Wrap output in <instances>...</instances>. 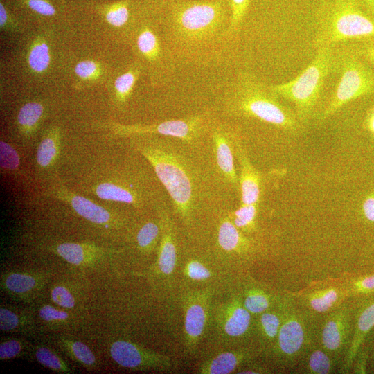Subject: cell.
<instances>
[{
  "mask_svg": "<svg viewBox=\"0 0 374 374\" xmlns=\"http://www.w3.org/2000/svg\"><path fill=\"white\" fill-rule=\"evenodd\" d=\"M159 9L165 42L176 61L204 63L233 42L228 0H180Z\"/></svg>",
  "mask_w": 374,
  "mask_h": 374,
  "instance_id": "1",
  "label": "cell"
},
{
  "mask_svg": "<svg viewBox=\"0 0 374 374\" xmlns=\"http://www.w3.org/2000/svg\"><path fill=\"white\" fill-rule=\"evenodd\" d=\"M224 105L233 116L256 118L286 132L296 133L302 123L295 111L283 105L256 75L240 72L225 91Z\"/></svg>",
  "mask_w": 374,
  "mask_h": 374,
  "instance_id": "2",
  "label": "cell"
},
{
  "mask_svg": "<svg viewBox=\"0 0 374 374\" xmlns=\"http://www.w3.org/2000/svg\"><path fill=\"white\" fill-rule=\"evenodd\" d=\"M360 1H322L316 13V50L374 37V19L363 10Z\"/></svg>",
  "mask_w": 374,
  "mask_h": 374,
  "instance_id": "3",
  "label": "cell"
},
{
  "mask_svg": "<svg viewBox=\"0 0 374 374\" xmlns=\"http://www.w3.org/2000/svg\"><path fill=\"white\" fill-rule=\"evenodd\" d=\"M170 147L152 141L136 143V150L151 164L170 195L176 213L185 218L193 207V178L185 161Z\"/></svg>",
  "mask_w": 374,
  "mask_h": 374,
  "instance_id": "4",
  "label": "cell"
},
{
  "mask_svg": "<svg viewBox=\"0 0 374 374\" xmlns=\"http://www.w3.org/2000/svg\"><path fill=\"white\" fill-rule=\"evenodd\" d=\"M334 46V72L339 82L328 104L317 116L323 121L334 115L348 103L364 96L374 94V69L355 51L350 41Z\"/></svg>",
  "mask_w": 374,
  "mask_h": 374,
  "instance_id": "5",
  "label": "cell"
},
{
  "mask_svg": "<svg viewBox=\"0 0 374 374\" xmlns=\"http://www.w3.org/2000/svg\"><path fill=\"white\" fill-rule=\"evenodd\" d=\"M334 46L321 48L317 50L312 62L296 78L286 82L269 86L276 96L294 103L296 114L303 123L312 116L325 80L330 73L334 72Z\"/></svg>",
  "mask_w": 374,
  "mask_h": 374,
  "instance_id": "6",
  "label": "cell"
},
{
  "mask_svg": "<svg viewBox=\"0 0 374 374\" xmlns=\"http://www.w3.org/2000/svg\"><path fill=\"white\" fill-rule=\"evenodd\" d=\"M278 304L282 312V323L271 349L281 362L287 364L305 355L314 345V335L307 319L308 314L293 296L287 294L280 296Z\"/></svg>",
  "mask_w": 374,
  "mask_h": 374,
  "instance_id": "7",
  "label": "cell"
},
{
  "mask_svg": "<svg viewBox=\"0 0 374 374\" xmlns=\"http://www.w3.org/2000/svg\"><path fill=\"white\" fill-rule=\"evenodd\" d=\"M207 122L208 121L204 116L194 115L146 125H127L114 123L112 128L115 134L123 136L160 134L186 141H192L205 130Z\"/></svg>",
  "mask_w": 374,
  "mask_h": 374,
  "instance_id": "8",
  "label": "cell"
},
{
  "mask_svg": "<svg viewBox=\"0 0 374 374\" xmlns=\"http://www.w3.org/2000/svg\"><path fill=\"white\" fill-rule=\"evenodd\" d=\"M353 330V304L345 301L325 315L319 333L320 346L335 359L341 353L344 357L351 341Z\"/></svg>",
  "mask_w": 374,
  "mask_h": 374,
  "instance_id": "9",
  "label": "cell"
},
{
  "mask_svg": "<svg viewBox=\"0 0 374 374\" xmlns=\"http://www.w3.org/2000/svg\"><path fill=\"white\" fill-rule=\"evenodd\" d=\"M110 355L118 365L132 370H168L175 365V362L167 356L124 340H118L112 344Z\"/></svg>",
  "mask_w": 374,
  "mask_h": 374,
  "instance_id": "10",
  "label": "cell"
},
{
  "mask_svg": "<svg viewBox=\"0 0 374 374\" xmlns=\"http://www.w3.org/2000/svg\"><path fill=\"white\" fill-rule=\"evenodd\" d=\"M353 330L349 348L343 358L341 373H348L352 368L354 359L374 329V295L354 299Z\"/></svg>",
  "mask_w": 374,
  "mask_h": 374,
  "instance_id": "11",
  "label": "cell"
},
{
  "mask_svg": "<svg viewBox=\"0 0 374 374\" xmlns=\"http://www.w3.org/2000/svg\"><path fill=\"white\" fill-rule=\"evenodd\" d=\"M45 194L46 197L58 199L69 205L77 214L92 223L105 224L112 219V215L107 209L71 192L62 185L50 187Z\"/></svg>",
  "mask_w": 374,
  "mask_h": 374,
  "instance_id": "12",
  "label": "cell"
},
{
  "mask_svg": "<svg viewBox=\"0 0 374 374\" xmlns=\"http://www.w3.org/2000/svg\"><path fill=\"white\" fill-rule=\"evenodd\" d=\"M348 299L344 285L315 288L298 296L297 303L310 315H326Z\"/></svg>",
  "mask_w": 374,
  "mask_h": 374,
  "instance_id": "13",
  "label": "cell"
},
{
  "mask_svg": "<svg viewBox=\"0 0 374 374\" xmlns=\"http://www.w3.org/2000/svg\"><path fill=\"white\" fill-rule=\"evenodd\" d=\"M234 152L240 167L238 181L242 204H258L260 197L261 177L251 163L237 135L234 139Z\"/></svg>",
  "mask_w": 374,
  "mask_h": 374,
  "instance_id": "14",
  "label": "cell"
},
{
  "mask_svg": "<svg viewBox=\"0 0 374 374\" xmlns=\"http://www.w3.org/2000/svg\"><path fill=\"white\" fill-rule=\"evenodd\" d=\"M251 314L245 308L240 295L234 297L223 310L222 326L225 334L233 338L247 335L251 326Z\"/></svg>",
  "mask_w": 374,
  "mask_h": 374,
  "instance_id": "15",
  "label": "cell"
},
{
  "mask_svg": "<svg viewBox=\"0 0 374 374\" xmlns=\"http://www.w3.org/2000/svg\"><path fill=\"white\" fill-rule=\"evenodd\" d=\"M159 215L161 234L157 265L162 274L169 276L173 272L177 263L175 233L168 213L162 209Z\"/></svg>",
  "mask_w": 374,
  "mask_h": 374,
  "instance_id": "16",
  "label": "cell"
},
{
  "mask_svg": "<svg viewBox=\"0 0 374 374\" xmlns=\"http://www.w3.org/2000/svg\"><path fill=\"white\" fill-rule=\"evenodd\" d=\"M212 130L217 166L226 179L235 184L238 181L233 156L236 135L230 134L220 127H213Z\"/></svg>",
  "mask_w": 374,
  "mask_h": 374,
  "instance_id": "17",
  "label": "cell"
},
{
  "mask_svg": "<svg viewBox=\"0 0 374 374\" xmlns=\"http://www.w3.org/2000/svg\"><path fill=\"white\" fill-rule=\"evenodd\" d=\"M207 320V297L202 293L193 294L188 300L185 309L184 330L192 344L202 337Z\"/></svg>",
  "mask_w": 374,
  "mask_h": 374,
  "instance_id": "18",
  "label": "cell"
},
{
  "mask_svg": "<svg viewBox=\"0 0 374 374\" xmlns=\"http://www.w3.org/2000/svg\"><path fill=\"white\" fill-rule=\"evenodd\" d=\"M92 193L102 199L132 204L142 203L141 194L133 185L114 181H105L92 186Z\"/></svg>",
  "mask_w": 374,
  "mask_h": 374,
  "instance_id": "19",
  "label": "cell"
},
{
  "mask_svg": "<svg viewBox=\"0 0 374 374\" xmlns=\"http://www.w3.org/2000/svg\"><path fill=\"white\" fill-rule=\"evenodd\" d=\"M45 282L41 274L14 272L3 277L1 287L9 294L26 297L40 290Z\"/></svg>",
  "mask_w": 374,
  "mask_h": 374,
  "instance_id": "20",
  "label": "cell"
},
{
  "mask_svg": "<svg viewBox=\"0 0 374 374\" xmlns=\"http://www.w3.org/2000/svg\"><path fill=\"white\" fill-rule=\"evenodd\" d=\"M251 353L245 350L226 351L203 363L199 373L204 374H227L251 358Z\"/></svg>",
  "mask_w": 374,
  "mask_h": 374,
  "instance_id": "21",
  "label": "cell"
},
{
  "mask_svg": "<svg viewBox=\"0 0 374 374\" xmlns=\"http://www.w3.org/2000/svg\"><path fill=\"white\" fill-rule=\"evenodd\" d=\"M55 251L66 261L75 265L91 264L104 254L100 248L93 244L73 242L57 244Z\"/></svg>",
  "mask_w": 374,
  "mask_h": 374,
  "instance_id": "22",
  "label": "cell"
},
{
  "mask_svg": "<svg viewBox=\"0 0 374 374\" xmlns=\"http://www.w3.org/2000/svg\"><path fill=\"white\" fill-rule=\"evenodd\" d=\"M60 153V131L57 127L49 128L40 141L36 152L39 169L45 170L53 167Z\"/></svg>",
  "mask_w": 374,
  "mask_h": 374,
  "instance_id": "23",
  "label": "cell"
},
{
  "mask_svg": "<svg viewBox=\"0 0 374 374\" xmlns=\"http://www.w3.org/2000/svg\"><path fill=\"white\" fill-rule=\"evenodd\" d=\"M242 297L245 308L252 315L258 316L276 307L280 296L274 297L258 285H250L246 287Z\"/></svg>",
  "mask_w": 374,
  "mask_h": 374,
  "instance_id": "24",
  "label": "cell"
},
{
  "mask_svg": "<svg viewBox=\"0 0 374 374\" xmlns=\"http://www.w3.org/2000/svg\"><path fill=\"white\" fill-rule=\"evenodd\" d=\"M279 302V301H278ZM257 326L260 335L265 344L274 345L282 323V312L277 305L258 315Z\"/></svg>",
  "mask_w": 374,
  "mask_h": 374,
  "instance_id": "25",
  "label": "cell"
},
{
  "mask_svg": "<svg viewBox=\"0 0 374 374\" xmlns=\"http://www.w3.org/2000/svg\"><path fill=\"white\" fill-rule=\"evenodd\" d=\"M44 112V106L38 102L27 103L20 108L17 114V124L24 136H30L36 130Z\"/></svg>",
  "mask_w": 374,
  "mask_h": 374,
  "instance_id": "26",
  "label": "cell"
},
{
  "mask_svg": "<svg viewBox=\"0 0 374 374\" xmlns=\"http://www.w3.org/2000/svg\"><path fill=\"white\" fill-rule=\"evenodd\" d=\"M218 242L220 246L227 251H237L248 246V240L241 234L233 224L231 217H226L218 229Z\"/></svg>",
  "mask_w": 374,
  "mask_h": 374,
  "instance_id": "27",
  "label": "cell"
},
{
  "mask_svg": "<svg viewBox=\"0 0 374 374\" xmlns=\"http://www.w3.org/2000/svg\"><path fill=\"white\" fill-rule=\"evenodd\" d=\"M305 355V371L308 373L328 374L332 372L335 358L321 346L314 344Z\"/></svg>",
  "mask_w": 374,
  "mask_h": 374,
  "instance_id": "28",
  "label": "cell"
},
{
  "mask_svg": "<svg viewBox=\"0 0 374 374\" xmlns=\"http://www.w3.org/2000/svg\"><path fill=\"white\" fill-rule=\"evenodd\" d=\"M343 285L348 299L374 295V273L349 278Z\"/></svg>",
  "mask_w": 374,
  "mask_h": 374,
  "instance_id": "29",
  "label": "cell"
},
{
  "mask_svg": "<svg viewBox=\"0 0 374 374\" xmlns=\"http://www.w3.org/2000/svg\"><path fill=\"white\" fill-rule=\"evenodd\" d=\"M61 344L70 357L87 368L96 364V359L91 350L84 343L70 339H61Z\"/></svg>",
  "mask_w": 374,
  "mask_h": 374,
  "instance_id": "30",
  "label": "cell"
},
{
  "mask_svg": "<svg viewBox=\"0 0 374 374\" xmlns=\"http://www.w3.org/2000/svg\"><path fill=\"white\" fill-rule=\"evenodd\" d=\"M251 0H228L230 8L229 35L234 42L238 39Z\"/></svg>",
  "mask_w": 374,
  "mask_h": 374,
  "instance_id": "31",
  "label": "cell"
},
{
  "mask_svg": "<svg viewBox=\"0 0 374 374\" xmlns=\"http://www.w3.org/2000/svg\"><path fill=\"white\" fill-rule=\"evenodd\" d=\"M140 74L139 67H132L126 72L120 75L114 82V89L118 100L125 103L136 84Z\"/></svg>",
  "mask_w": 374,
  "mask_h": 374,
  "instance_id": "32",
  "label": "cell"
},
{
  "mask_svg": "<svg viewBox=\"0 0 374 374\" xmlns=\"http://www.w3.org/2000/svg\"><path fill=\"white\" fill-rule=\"evenodd\" d=\"M35 355L37 361L45 367L62 373H72L68 364L48 347H38Z\"/></svg>",
  "mask_w": 374,
  "mask_h": 374,
  "instance_id": "33",
  "label": "cell"
},
{
  "mask_svg": "<svg viewBox=\"0 0 374 374\" xmlns=\"http://www.w3.org/2000/svg\"><path fill=\"white\" fill-rule=\"evenodd\" d=\"M161 229L160 223L154 222L145 223L139 230L136 234V242L139 247L145 251L153 249L161 237Z\"/></svg>",
  "mask_w": 374,
  "mask_h": 374,
  "instance_id": "34",
  "label": "cell"
},
{
  "mask_svg": "<svg viewBox=\"0 0 374 374\" xmlns=\"http://www.w3.org/2000/svg\"><path fill=\"white\" fill-rule=\"evenodd\" d=\"M51 60L48 46L44 41L34 44L28 54V64L36 73H42L48 67Z\"/></svg>",
  "mask_w": 374,
  "mask_h": 374,
  "instance_id": "35",
  "label": "cell"
},
{
  "mask_svg": "<svg viewBox=\"0 0 374 374\" xmlns=\"http://www.w3.org/2000/svg\"><path fill=\"white\" fill-rule=\"evenodd\" d=\"M258 204H241L231 215V220L239 230L247 231L254 226Z\"/></svg>",
  "mask_w": 374,
  "mask_h": 374,
  "instance_id": "36",
  "label": "cell"
},
{
  "mask_svg": "<svg viewBox=\"0 0 374 374\" xmlns=\"http://www.w3.org/2000/svg\"><path fill=\"white\" fill-rule=\"evenodd\" d=\"M128 1H122L109 6L105 17L109 24L116 27L125 26L130 19Z\"/></svg>",
  "mask_w": 374,
  "mask_h": 374,
  "instance_id": "37",
  "label": "cell"
},
{
  "mask_svg": "<svg viewBox=\"0 0 374 374\" xmlns=\"http://www.w3.org/2000/svg\"><path fill=\"white\" fill-rule=\"evenodd\" d=\"M0 165L1 168L7 172L18 170L20 158L17 150L9 143L0 142Z\"/></svg>",
  "mask_w": 374,
  "mask_h": 374,
  "instance_id": "38",
  "label": "cell"
},
{
  "mask_svg": "<svg viewBox=\"0 0 374 374\" xmlns=\"http://www.w3.org/2000/svg\"><path fill=\"white\" fill-rule=\"evenodd\" d=\"M357 53L374 69V37L350 41Z\"/></svg>",
  "mask_w": 374,
  "mask_h": 374,
  "instance_id": "39",
  "label": "cell"
},
{
  "mask_svg": "<svg viewBox=\"0 0 374 374\" xmlns=\"http://www.w3.org/2000/svg\"><path fill=\"white\" fill-rule=\"evenodd\" d=\"M24 343L19 339H8L0 344V359L6 360L19 357L24 350Z\"/></svg>",
  "mask_w": 374,
  "mask_h": 374,
  "instance_id": "40",
  "label": "cell"
},
{
  "mask_svg": "<svg viewBox=\"0 0 374 374\" xmlns=\"http://www.w3.org/2000/svg\"><path fill=\"white\" fill-rule=\"evenodd\" d=\"M23 321L20 315L8 308L0 309V329L2 331H12L21 325Z\"/></svg>",
  "mask_w": 374,
  "mask_h": 374,
  "instance_id": "41",
  "label": "cell"
},
{
  "mask_svg": "<svg viewBox=\"0 0 374 374\" xmlns=\"http://www.w3.org/2000/svg\"><path fill=\"white\" fill-rule=\"evenodd\" d=\"M51 296L55 303L62 308H72L75 306L74 296L64 286L57 285L54 287L51 290Z\"/></svg>",
  "mask_w": 374,
  "mask_h": 374,
  "instance_id": "42",
  "label": "cell"
},
{
  "mask_svg": "<svg viewBox=\"0 0 374 374\" xmlns=\"http://www.w3.org/2000/svg\"><path fill=\"white\" fill-rule=\"evenodd\" d=\"M186 276L194 280H204L211 276L210 270L198 260L189 261L185 267Z\"/></svg>",
  "mask_w": 374,
  "mask_h": 374,
  "instance_id": "43",
  "label": "cell"
},
{
  "mask_svg": "<svg viewBox=\"0 0 374 374\" xmlns=\"http://www.w3.org/2000/svg\"><path fill=\"white\" fill-rule=\"evenodd\" d=\"M371 347L369 345H364L357 352L352 366L353 373L355 374L367 373V366L370 358Z\"/></svg>",
  "mask_w": 374,
  "mask_h": 374,
  "instance_id": "44",
  "label": "cell"
},
{
  "mask_svg": "<svg viewBox=\"0 0 374 374\" xmlns=\"http://www.w3.org/2000/svg\"><path fill=\"white\" fill-rule=\"evenodd\" d=\"M75 72L82 79L91 80L97 77L100 70L98 65L95 62L84 60L76 64Z\"/></svg>",
  "mask_w": 374,
  "mask_h": 374,
  "instance_id": "45",
  "label": "cell"
},
{
  "mask_svg": "<svg viewBox=\"0 0 374 374\" xmlns=\"http://www.w3.org/2000/svg\"><path fill=\"white\" fill-rule=\"evenodd\" d=\"M39 315L42 320L48 322L64 321L69 317L68 312L50 305L42 306L39 309Z\"/></svg>",
  "mask_w": 374,
  "mask_h": 374,
  "instance_id": "46",
  "label": "cell"
},
{
  "mask_svg": "<svg viewBox=\"0 0 374 374\" xmlns=\"http://www.w3.org/2000/svg\"><path fill=\"white\" fill-rule=\"evenodd\" d=\"M29 8L35 12L44 16L55 15V8L46 0H26Z\"/></svg>",
  "mask_w": 374,
  "mask_h": 374,
  "instance_id": "47",
  "label": "cell"
},
{
  "mask_svg": "<svg viewBox=\"0 0 374 374\" xmlns=\"http://www.w3.org/2000/svg\"><path fill=\"white\" fill-rule=\"evenodd\" d=\"M362 211L364 217L368 222L374 223V190L367 195L364 200Z\"/></svg>",
  "mask_w": 374,
  "mask_h": 374,
  "instance_id": "48",
  "label": "cell"
},
{
  "mask_svg": "<svg viewBox=\"0 0 374 374\" xmlns=\"http://www.w3.org/2000/svg\"><path fill=\"white\" fill-rule=\"evenodd\" d=\"M238 373L242 374H258L269 373H270V371H269V369L261 366L254 365L249 366L248 368H245Z\"/></svg>",
  "mask_w": 374,
  "mask_h": 374,
  "instance_id": "49",
  "label": "cell"
},
{
  "mask_svg": "<svg viewBox=\"0 0 374 374\" xmlns=\"http://www.w3.org/2000/svg\"><path fill=\"white\" fill-rule=\"evenodd\" d=\"M364 125L366 129L374 135V107L368 112L365 118Z\"/></svg>",
  "mask_w": 374,
  "mask_h": 374,
  "instance_id": "50",
  "label": "cell"
},
{
  "mask_svg": "<svg viewBox=\"0 0 374 374\" xmlns=\"http://www.w3.org/2000/svg\"><path fill=\"white\" fill-rule=\"evenodd\" d=\"M8 20V15L7 12L2 4V3H0V24L1 26L3 27L5 26Z\"/></svg>",
  "mask_w": 374,
  "mask_h": 374,
  "instance_id": "51",
  "label": "cell"
},
{
  "mask_svg": "<svg viewBox=\"0 0 374 374\" xmlns=\"http://www.w3.org/2000/svg\"><path fill=\"white\" fill-rule=\"evenodd\" d=\"M154 1H156L158 5H159V8H160L161 7L169 3H171V2H173V1H180V0H154Z\"/></svg>",
  "mask_w": 374,
  "mask_h": 374,
  "instance_id": "52",
  "label": "cell"
}]
</instances>
